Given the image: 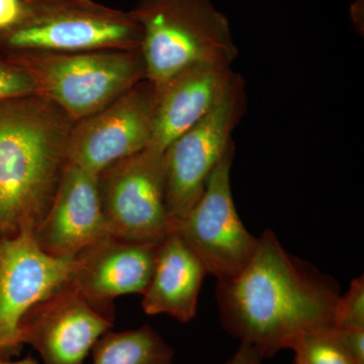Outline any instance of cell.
Listing matches in <instances>:
<instances>
[{
	"label": "cell",
	"mask_w": 364,
	"mask_h": 364,
	"mask_svg": "<svg viewBox=\"0 0 364 364\" xmlns=\"http://www.w3.org/2000/svg\"><path fill=\"white\" fill-rule=\"evenodd\" d=\"M215 298L223 328L265 359L335 328L340 293L336 280L287 252L267 230L247 265L218 280Z\"/></svg>",
	"instance_id": "obj_1"
},
{
	"label": "cell",
	"mask_w": 364,
	"mask_h": 364,
	"mask_svg": "<svg viewBox=\"0 0 364 364\" xmlns=\"http://www.w3.org/2000/svg\"><path fill=\"white\" fill-rule=\"evenodd\" d=\"M74 124L36 93L0 100V234H33L44 220L69 163Z\"/></svg>",
	"instance_id": "obj_2"
},
{
	"label": "cell",
	"mask_w": 364,
	"mask_h": 364,
	"mask_svg": "<svg viewBox=\"0 0 364 364\" xmlns=\"http://www.w3.org/2000/svg\"><path fill=\"white\" fill-rule=\"evenodd\" d=\"M146 79L157 92L196 64L231 66L239 55L231 25L210 0H138Z\"/></svg>",
	"instance_id": "obj_3"
},
{
	"label": "cell",
	"mask_w": 364,
	"mask_h": 364,
	"mask_svg": "<svg viewBox=\"0 0 364 364\" xmlns=\"http://www.w3.org/2000/svg\"><path fill=\"white\" fill-rule=\"evenodd\" d=\"M143 32L130 11L93 0H23L0 31V55L140 50Z\"/></svg>",
	"instance_id": "obj_4"
},
{
	"label": "cell",
	"mask_w": 364,
	"mask_h": 364,
	"mask_svg": "<svg viewBox=\"0 0 364 364\" xmlns=\"http://www.w3.org/2000/svg\"><path fill=\"white\" fill-rule=\"evenodd\" d=\"M6 57L28 74L36 95L56 105L75 123L146 79L141 50L20 53Z\"/></svg>",
	"instance_id": "obj_5"
},
{
	"label": "cell",
	"mask_w": 364,
	"mask_h": 364,
	"mask_svg": "<svg viewBox=\"0 0 364 364\" xmlns=\"http://www.w3.org/2000/svg\"><path fill=\"white\" fill-rule=\"evenodd\" d=\"M246 105L245 85L239 75L221 102L164 151L165 207L170 225L181 221L200 200L215 165L234 145L232 135Z\"/></svg>",
	"instance_id": "obj_6"
},
{
	"label": "cell",
	"mask_w": 364,
	"mask_h": 364,
	"mask_svg": "<svg viewBox=\"0 0 364 364\" xmlns=\"http://www.w3.org/2000/svg\"><path fill=\"white\" fill-rule=\"evenodd\" d=\"M235 147L225 153L208 177L200 200L181 221L170 225L218 280L232 279L252 258L258 238L242 223L235 207L231 168Z\"/></svg>",
	"instance_id": "obj_7"
},
{
	"label": "cell",
	"mask_w": 364,
	"mask_h": 364,
	"mask_svg": "<svg viewBox=\"0 0 364 364\" xmlns=\"http://www.w3.org/2000/svg\"><path fill=\"white\" fill-rule=\"evenodd\" d=\"M100 200L112 238L160 244L170 232L165 207L164 153L146 148L98 174Z\"/></svg>",
	"instance_id": "obj_8"
},
{
	"label": "cell",
	"mask_w": 364,
	"mask_h": 364,
	"mask_svg": "<svg viewBox=\"0 0 364 364\" xmlns=\"http://www.w3.org/2000/svg\"><path fill=\"white\" fill-rule=\"evenodd\" d=\"M158 97L155 86L143 79L104 109L76 122L69 140V163L98 176L145 150L152 140Z\"/></svg>",
	"instance_id": "obj_9"
},
{
	"label": "cell",
	"mask_w": 364,
	"mask_h": 364,
	"mask_svg": "<svg viewBox=\"0 0 364 364\" xmlns=\"http://www.w3.org/2000/svg\"><path fill=\"white\" fill-rule=\"evenodd\" d=\"M76 258L50 255L33 232L0 241V353L20 348L21 324L26 314L70 284Z\"/></svg>",
	"instance_id": "obj_10"
},
{
	"label": "cell",
	"mask_w": 364,
	"mask_h": 364,
	"mask_svg": "<svg viewBox=\"0 0 364 364\" xmlns=\"http://www.w3.org/2000/svg\"><path fill=\"white\" fill-rule=\"evenodd\" d=\"M112 327L109 318L68 284L26 314L21 337L45 364H82Z\"/></svg>",
	"instance_id": "obj_11"
},
{
	"label": "cell",
	"mask_w": 364,
	"mask_h": 364,
	"mask_svg": "<svg viewBox=\"0 0 364 364\" xmlns=\"http://www.w3.org/2000/svg\"><path fill=\"white\" fill-rule=\"evenodd\" d=\"M33 236L43 251L65 258H76L112 237L97 174L68 163L51 208Z\"/></svg>",
	"instance_id": "obj_12"
},
{
	"label": "cell",
	"mask_w": 364,
	"mask_h": 364,
	"mask_svg": "<svg viewBox=\"0 0 364 364\" xmlns=\"http://www.w3.org/2000/svg\"><path fill=\"white\" fill-rule=\"evenodd\" d=\"M158 245L109 237L76 257L69 284L97 311L117 296L143 294L152 277Z\"/></svg>",
	"instance_id": "obj_13"
},
{
	"label": "cell",
	"mask_w": 364,
	"mask_h": 364,
	"mask_svg": "<svg viewBox=\"0 0 364 364\" xmlns=\"http://www.w3.org/2000/svg\"><path fill=\"white\" fill-rule=\"evenodd\" d=\"M238 76L231 66L196 64L170 79L158 92L154 131L147 148L164 153L221 102Z\"/></svg>",
	"instance_id": "obj_14"
},
{
	"label": "cell",
	"mask_w": 364,
	"mask_h": 364,
	"mask_svg": "<svg viewBox=\"0 0 364 364\" xmlns=\"http://www.w3.org/2000/svg\"><path fill=\"white\" fill-rule=\"evenodd\" d=\"M208 274L202 261L176 232L158 245L154 270L143 294L147 315H168L181 323L195 318L203 282Z\"/></svg>",
	"instance_id": "obj_15"
},
{
	"label": "cell",
	"mask_w": 364,
	"mask_h": 364,
	"mask_svg": "<svg viewBox=\"0 0 364 364\" xmlns=\"http://www.w3.org/2000/svg\"><path fill=\"white\" fill-rule=\"evenodd\" d=\"M92 364H172L174 352L150 326L105 333L93 347Z\"/></svg>",
	"instance_id": "obj_16"
},
{
	"label": "cell",
	"mask_w": 364,
	"mask_h": 364,
	"mask_svg": "<svg viewBox=\"0 0 364 364\" xmlns=\"http://www.w3.org/2000/svg\"><path fill=\"white\" fill-rule=\"evenodd\" d=\"M293 351L306 364H358L344 348L335 328L304 337Z\"/></svg>",
	"instance_id": "obj_17"
},
{
	"label": "cell",
	"mask_w": 364,
	"mask_h": 364,
	"mask_svg": "<svg viewBox=\"0 0 364 364\" xmlns=\"http://www.w3.org/2000/svg\"><path fill=\"white\" fill-rule=\"evenodd\" d=\"M335 328H364V277L352 280L335 308Z\"/></svg>",
	"instance_id": "obj_18"
},
{
	"label": "cell",
	"mask_w": 364,
	"mask_h": 364,
	"mask_svg": "<svg viewBox=\"0 0 364 364\" xmlns=\"http://www.w3.org/2000/svg\"><path fill=\"white\" fill-rule=\"evenodd\" d=\"M32 93L35 91L25 70L0 55V100Z\"/></svg>",
	"instance_id": "obj_19"
},
{
	"label": "cell",
	"mask_w": 364,
	"mask_h": 364,
	"mask_svg": "<svg viewBox=\"0 0 364 364\" xmlns=\"http://www.w3.org/2000/svg\"><path fill=\"white\" fill-rule=\"evenodd\" d=\"M339 340L352 358L364 364V328H335Z\"/></svg>",
	"instance_id": "obj_20"
},
{
	"label": "cell",
	"mask_w": 364,
	"mask_h": 364,
	"mask_svg": "<svg viewBox=\"0 0 364 364\" xmlns=\"http://www.w3.org/2000/svg\"><path fill=\"white\" fill-rule=\"evenodd\" d=\"M23 0H0V31L13 25L20 14Z\"/></svg>",
	"instance_id": "obj_21"
},
{
	"label": "cell",
	"mask_w": 364,
	"mask_h": 364,
	"mask_svg": "<svg viewBox=\"0 0 364 364\" xmlns=\"http://www.w3.org/2000/svg\"><path fill=\"white\" fill-rule=\"evenodd\" d=\"M259 352L247 344H240L238 350L225 364H262Z\"/></svg>",
	"instance_id": "obj_22"
},
{
	"label": "cell",
	"mask_w": 364,
	"mask_h": 364,
	"mask_svg": "<svg viewBox=\"0 0 364 364\" xmlns=\"http://www.w3.org/2000/svg\"><path fill=\"white\" fill-rule=\"evenodd\" d=\"M0 364H39L36 359L28 358L18 361H4L0 360Z\"/></svg>",
	"instance_id": "obj_23"
},
{
	"label": "cell",
	"mask_w": 364,
	"mask_h": 364,
	"mask_svg": "<svg viewBox=\"0 0 364 364\" xmlns=\"http://www.w3.org/2000/svg\"><path fill=\"white\" fill-rule=\"evenodd\" d=\"M294 364H306L304 363L303 359L299 358V355H296V354H294Z\"/></svg>",
	"instance_id": "obj_24"
}]
</instances>
